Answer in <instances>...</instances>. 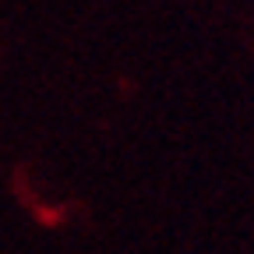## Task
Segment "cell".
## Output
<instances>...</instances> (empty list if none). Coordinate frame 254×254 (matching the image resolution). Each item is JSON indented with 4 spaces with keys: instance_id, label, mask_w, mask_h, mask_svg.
<instances>
[]
</instances>
